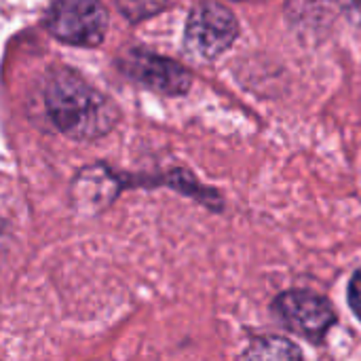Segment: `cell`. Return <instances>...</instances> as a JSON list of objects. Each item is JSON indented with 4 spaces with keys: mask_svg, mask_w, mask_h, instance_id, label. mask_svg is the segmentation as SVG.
Listing matches in <instances>:
<instances>
[{
    "mask_svg": "<svg viewBox=\"0 0 361 361\" xmlns=\"http://www.w3.org/2000/svg\"><path fill=\"white\" fill-rule=\"evenodd\" d=\"M44 104L53 125L68 137L91 142L104 137L118 123L114 102L70 68H55L47 76Z\"/></svg>",
    "mask_w": 361,
    "mask_h": 361,
    "instance_id": "6da1fadb",
    "label": "cell"
},
{
    "mask_svg": "<svg viewBox=\"0 0 361 361\" xmlns=\"http://www.w3.org/2000/svg\"><path fill=\"white\" fill-rule=\"evenodd\" d=\"M239 38L235 13L220 2H199L186 19L184 51L199 61H214Z\"/></svg>",
    "mask_w": 361,
    "mask_h": 361,
    "instance_id": "7a4b0ae2",
    "label": "cell"
},
{
    "mask_svg": "<svg viewBox=\"0 0 361 361\" xmlns=\"http://www.w3.org/2000/svg\"><path fill=\"white\" fill-rule=\"evenodd\" d=\"M108 11L99 0H53L47 27L66 44L97 47L108 32Z\"/></svg>",
    "mask_w": 361,
    "mask_h": 361,
    "instance_id": "3957f363",
    "label": "cell"
},
{
    "mask_svg": "<svg viewBox=\"0 0 361 361\" xmlns=\"http://www.w3.org/2000/svg\"><path fill=\"white\" fill-rule=\"evenodd\" d=\"M271 309L286 330L315 345H322L336 324V311L330 300L309 290H288L273 300Z\"/></svg>",
    "mask_w": 361,
    "mask_h": 361,
    "instance_id": "277c9868",
    "label": "cell"
},
{
    "mask_svg": "<svg viewBox=\"0 0 361 361\" xmlns=\"http://www.w3.org/2000/svg\"><path fill=\"white\" fill-rule=\"evenodd\" d=\"M121 70L142 87L161 95H186L192 87V74L176 59L146 49H131L121 59Z\"/></svg>",
    "mask_w": 361,
    "mask_h": 361,
    "instance_id": "5b68a950",
    "label": "cell"
},
{
    "mask_svg": "<svg viewBox=\"0 0 361 361\" xmlns=\"http://www.w3.org/2000/svg\"><path fill=\"white\" fill-rule=\"evenodd\" d=\"M118 195V180L116 173L108 171L102 165H95L91 169H85L78 173L74 184V199L80 207H106L112 203V199Z\"/></svg>",
    "mask_w": 361,
    "mask_h": 361,
    "instance_id": "8992f818",
    "label": "cell"
},
{
    "mask_svg": "<svg viewBox=\"0 0 361 361\" xmlns=\"http://www.w3.org/2000/svg\"><path fill=\"white\" fill-rule=\"evenodd\" d=\"M243 360H302V351L281 336H260L250 343Z\"/></svg>",
    "mask_w": 361,
    "mask_h": 361,
    "instance_id": "52a82bcc",
    "label": "cell"
},
{
    "mask_svg": "<svg viewBox=\"0 0 361 361\" xmlns=\"http://www.w3.org/2000/svg\"><path fill=\"white\" fill-rule=\"evenodd\" d=\"M167 2L169 0H116V6L129 21H142L163 11Z\"/></svg>",
    "mask_w": 361,
    "mask_h": 361,
    "instance_id": "ba28073f",
    "label": "cell"
},
{
    "mask_svg": "<svg viewBox=\"0 0 361 361\" xmlns=\"http://www.w3.org/2000/svg\"><path fill=\"white\" fill-rule=\"evenodd\" d=\"M347 300H349V307L353 311V315L361 322V269H357L349 281V288H347Z\"/></svg>",
    "mask_w": 361,
    "mask_h": 361,
    "instance_id": "9c48e42d",
    "label": "cell"
},
{
    "mask_svg": "<svg viewBox=\"0 0 361 361\" xmlns=\"http://www.w3.org/2000/svg\"><path fill=\"white\" fill-rule=\"evenodd\" d=\"M338 4L343 6L345 15L361 27V0H338Z\"/></svg>",
    "mask_w": 361,
    "mask_h": 361,
    "instance_id": "30bf717a",
    "label": "cell"
},
{
    "mask_svg": "<svg viewBox=\"0 0 361 361\" xmlns=\"http://www.w3.org/2000/svg\"><path fill=\"white\" fill-rule=\"evenodd\" d=\"M237 2H264V0H237Z\"/></svg>",
    "mask_w": 361,
    "mask_h": 361,
    "instance_id": "8fae6325",
    "label": "cell"
}]
</instances>
